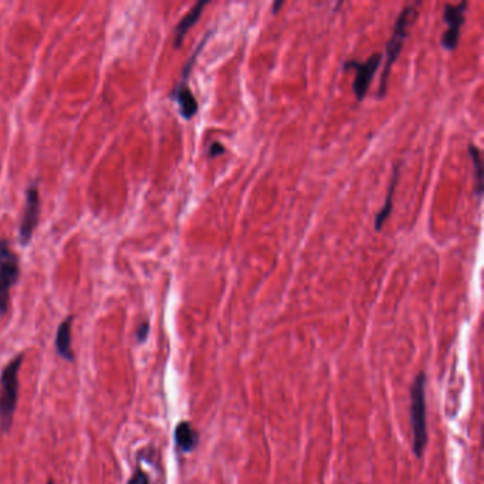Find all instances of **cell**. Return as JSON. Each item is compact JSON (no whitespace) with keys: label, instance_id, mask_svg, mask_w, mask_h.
I'll return each mask as SVG.
<instances>
[{"label":"cell","instance_id":"cell-4","mask_svg":"<svg viewBox=\"0 0 484 484\" xmlns=\"http://www.w3.org/2000/svg\"><path fill=\"white\" fill-rule=\"evenodd\" d=\"M20 266L17 255L8 240H0V317L6 315L10 304V289L17 283Z\"/></svg>","mask_w":484,"mask_h":484},{"label":"cell","instance_id":"cell-3","mask_svg":"<svg viewBox=\"0 0 484 484\" xmlns=\"http://www.w3.org/2000/svg\"><path fill=\"white\" fill-rule=\"evenodd\" d=\"M426 375L418 374L411 388V426L414 434V453L421 457L428 445V423H426Z\"/></svg>","mask_w":484,"mask_h":484},{"label":"cell","instance_id":"cell-16","mask_svg":"<svg viewBox=\"0 0 484 484\" xmlns=\"http://www.w3.org/2000/svg\"><path fill=\"white\" fill-rule=\"evenodd\" d=\"M222 153H225V146H223L220 142L215 141V142L209 146V156H211V158H216V156H219V155H222Z\"/></svg>","mask_w":484,"mask_h":484},{"label":"cell","instance_id":"cell-1","mask_svg":"<svg viewBox=\"0 0 484 484\" xmlns=\"http://www.w3.org/2000/svg\"><path fill=\"white\" fill-rule=\"evenodd\" d=\"M24 361V354L12 358L0 374V433H9L19 399V371Z\"/></svg>","mask_w":484,"mask_h":484},{"label":"cell","instance_id":"cell-7","mask_svg":"<svg viewBox=\"0 0 484 484\" xmlns=\"http://www.w3.org/2000/svg\"><path fill=\"white\" fill-rule=\"evenodd\" d=\"M40 216V195L37 183H31L26 190V205L23 220L20 225V241L23 246H27L33 237L34 229L37 227Z\"/></svg>","mask_w":484,"mask_h":484},{"label":"cell","instance_id":"cell-10","mask_svg":"<svg viewBox=\"0 0 484 484\" xmlns=\"http://www.w3.org/2000/svg\"><path fill=\"white\" fill-rule=\"evenodd\" d=\"M197 443H199V434L193 429V426L186 421L179 422L175 428L176 448L183 453H189L197 446Z\"/></svg>","mask_w":484,"mask_h":484},{"label":"cell","instance_id":"cell-9","mask_svg":"<svg viewBox=\"0 0 484 484\" xmlns=\"http://www.w3.org/2000/svg\"><path fill=\"white\" fill-rule=\"evenodd\" d=\"M73 321L74 317L68 315L61 324L57 328L56 333V340H54V345H56V351L57 354L68 361V362H74L75 356L73 352V347H71V330H73Z\"/></svg>","mask_w":484,"mask_h":484},{"label":"cell","instance_id":"cell-15","mask_svg":"<svg viewBox=\"0 0 484 484\" xmlns=\"http://www.w3.org/2000/svg\"><path fill=\"white\" fill-rule=\"evenodd\" d=\"M149 322L148 321H142L141 324L138 326L137 328V341L139 344H144L146 340H148V335H149Z\"/></svg>","mask_w":484,"mask_h":484},{"label":"cell","instance_id":"cell-14","mask_svg":"<svg viewBox=\"0 0 484 484\" xmlns=\"http://www.w3.org/2000/svg\"><path fill=\"white\" fill-rule=\"evenodd\" d=\"M127 484H149L148 474L141 467H137V470L134 471V474L131 476Z\"/></svg>","mask_w":484,"mask_h":484},{"label":"cell","instance_id":"cell-12","mask_svg":"<svg viewBox=\"0 0 484 484\" xmlns=\"http://www.w3.org/2000/svg\"><path fill=\"white\" fill-rule=\"evenodd\" d=\"M400 165H402V160H399V162L395 165L393 168V174H392V181H391V185H389V189H388V193H386V197H385V202H384V205L381 208V211L377 213V218H375V230L379 232L385 222L388 220V218L391 216V212H392V206H393V196H395V189H396V185H398V178H399V174H400Z\"/></svg>","mask_w":484,"mask_h":484},{"label":"cell","instance_id":"cell-2","mask_svg":"<svg viewBox=\"0 0 484 484\" xmlns=\"http://www.w3.org/2000/svg\"><path fill=\"white\" fill-rule=\"evenodd\" d=\"M418 6L419 5H409L407 8H403L400 15L396 19L392 36H391L389 42L386 45L385 63H384V70H382V77H381V84H379V89H378V97L379 98L385 97L392 66H393V63L396 61L398 56L400 54V52L403 49V43H405V40L408 37L409 27L412 24L411 22L414 20V17L418 13Z\"/></svg>","mask_w":484,"mask_h":484},{"label":"cell","instance_id":"cell-18","mask_svg":"<svg viewBox=\"0 0 484 484\" xmlns=\"http://www.w3.org/2000/svg\"><path fill=\"white\" fill-rule=\"evenodd\" d=\"M47 484H54V481L52 480V478H49V481H47Z\"/></svg>","mask_w":484,"mask_h":484},{"label":"cell","instance_id":"cell-11","mask_svg":"<svg viewBox=\"0 0 484 484\" xmlns=\"http://www.w3.org/2000/svg\"><path fill=\"white\" fill-rule=\"evenodd\" d=\"M209 5V2H197L185 16L183 19L178 23L176 29H175V47L179 49L183 43V38L186 36V33L195 26V23L199 20V17L202 16V12Z\"/></svg>","mask_w":484,"mask_h":484},{"label":"cell","instance_id":"cell-8","mask_svg":"<svg viewBox=\"0 0 484 484\" xmlns=\"http://www.w3.org/2000/svg\"><path fill=\"white\" fill-rule=\"evenodd\" d=\"M172 97L176 101L179 112L185 119H192L199 111L197 100L188 86V78H181V82L172 91Z\"/></svg>","mask_w":484,"mask_h":484},{"label":"cell","instance_id":"cell-5","mask_svg":"<svg viewBox=\"0 0 484 484\" xmlns=\"http://www.w3.org/2000/svg\"><path fill=\"white\" fill-rule=\"evenodd\" d=\"M382 63V54L375 53L372 54L367 61L359 63L356 60H348L345 61V68H354L355 70V80H354V93L358 101H362L368 94L370 86L372 80Z\"/></svg>","mask_w":484,"mask_h":484},{"label":"cell","instance_id":"cell-6","mask_svg":"<svg viewBox=\"0 0 484 484\" xmlns=\"http://www.w3.org/2000/svg\"><path fill=\"white\" fill-rule=\"evenodd\" d=\"M467 2H462L459 5L448 3L443 12V19L448 23V30L441 36V46L449 52L455 50L460 40V29L464 22V13L467 8Z\"/></svg>","mask_w":484,"mask_h":484},{"label":"cell","instance_id":"cell-17","mask_svg":"<svg viewBox=\"0 0 484 484\" xmlns=\"http://www.w3.org/2000/svg\"><path fill=\"white\" fill-rule=\"evenodd\" d=\"M281 6H283V3H278V2H277V3H275V5H274V9H273V13H274V15H275V13H277V10H278V8H281Z\"/></svg>","mask_w":484,"mask_h":484},{"label":"cell","instance_id":"cell-13","mask_svg":"<svg viewBox=\"0 0 484 484\" xmlns=\"http://www.w3.org/2000/svg\"><path fill=\"white\" fill-rule=\"evenodd\" d=\"M469 155L474 167V178H476V188H474V195L480 199L483 195V165H481V155L478 148L474 144H469Z\"/></svg>","mask_w":484,"mask_h":484}]
</instances>
